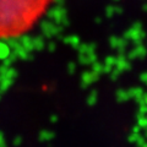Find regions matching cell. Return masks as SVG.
Returning <instances> with one entry per match:
<instances>
[{"instance_id": "1", "label": "cell", "mask_w": 147, "mask_h": 147, "mask_svg": "<svg viewBox=\"0 0 147 147\" xmlns=\"http://www.w3.org/2000/svg\"><path fill=\"white\" fill-rule=\"evenodd\" d=\"M53 0H0V39L24 36L38 24Z\"/></svg>"}]
</instances>
